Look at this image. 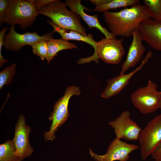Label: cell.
<instances>
[{
	"mask_svg": "<svg viewBox=\"0 0 161 161\" xmlns=\"http://www.w3.org/2000/svg\"><path fill=\"white\" fill-rule=\"evenodd\" d=\"M103 15L110 32L115 38L132 36V33L138 28L141 21L151 18L145 6L139 3L118 12L107 11Z\"/></svg>",
	"mask_w": 161,
	"mask_h": 161,
	"instance_id": "1",
	"label": "cell"
},
{
	"mask_svg": "<svg viewBox=\"0 0 161 161\" xmlns=\"http://www.w3.org/2000/svg\"><path fill=\"white\" fill-rule=\"evenodd\" d=\"M65 3L58 0L42 7L39 10L40 14L49 18L52 23L62 29L74 31L86 35L85 28L82 25L80 16L67 9Z\"/></svg>",
	"mask_w": 161,
	"mask_h": 161,
	"instance_id": "2",
	"label": "cell"
},
{
	"mask_svg": "<svg viewBox=\"0 0 161 161\" xmlns=\"http://www.w3.org/2000/svg\"><path fill=\"white\" fill-rule=\"evenodd\" d=\"M39 14L32 0H9L5 22L18 24L23 30L32 26Z\"/></svg>",
	"mask_w": 161,
	"mask_h": 161,
	"instance_id": "3",
	"label": "cell"
},
{
	"mask_svg": "<svg viewBox=\"0 0 161 161\" xmlns=\"http://www.w3.org/2000/svg\"><path fill=\"white\" fill-rule=\"evenodd\" d=\"M123 41L122 38H102L97 42L96 51L93 55L88 58L80 59L78 63L83 64L94 61L98 63V58H100L106 63L118 64L125 53Z\"/></svg>",
	"mask_w": 161,
	"mask_h": 161,
	"instance_id": "4",
	"label": "cell"
},
{
	"mask_svg": "<svg viewBox=\"0 0 161 161\" xmlns=\"http://www.w3.org/2000/svg\"><path fill=\"white\" fill-rule=\"evenodd\" d=\"M80 93V90L78 87L70 86L66 88L64 95L55 103L53 111L49 117V120L52 122L49 130L44 133L45 141H53L55 138V134L58 128L68 118V106L70 98L73 95L78 96Z\"/></svg>",
	"mask_w": 161,
	"mask_h": 161,
	"instance_id": "5",
	"label": "cell"
},
{
	"mask_svg": "<svg viewBox=\"0 0 161 161\" xmlns=\"http://www.w3.org/2000/svg\"><path fill=\"white\" fill-rule=\"evenodd\" d=\"M157 87V84L149 80L146 86L139 88L131 94L132 103L141 113L149 114L159 109L161 91H158Z\"/></svg>",
	"mask_w": 161,
	"mask_h": 161,
	"instance_id": "6",
	"label": "cell"
},
{
	"mask_svg": "<svg viewBox=\"0 0 161 161\" xmlns=\"http://www.w3.org/2000/svg\"><path fill=\"white\" fill-rule=\"evenodd\" d=\"M141 156L145 160L161 142V114L150 121L141 130L138 137Z\"/></svg>",
	"mask_w": 161,
	"mask_h": 161,
	"instance_id": "7",
	"label": "cell"
},
{
	"mask_svg": "<svg viewBox=\"0 0 161 161\" xmlns=\"http://www.w3.org/2000/svg\"><path fill=\"white\" fill-rule=\"evenodd\" d=\"M54 32L52 31L39 35L36 32H27L20 34L15 30V26L11 25L9 32L5 34L3 39V46L7 50L16 52L21 49L25 45L30 46L33 44L41 40L48 41L52 38Z\"/></svg>",
	"mask_w": 161,
	"mask_h": 161,
	"instance_id": "8",
	"label": "cell"
},
{
	"mask_svg": "<svg viewBox=\"0 0 161 161\" xmlns=\"http://www.w3.org/2000/svg\"><path fill=\"white\" fill-rule=\"evenodd\" d=\"M128 110L122 112L115 120L109 123L114 130L116 138L127 141L138 140L142 129L130 117Z\"/></svg>",
	"mask_w": 161,
	"mask_h": 161,
	"instance_id": "9",
	"label": "cell"
},
{
	"mask_svg": "<svg viewBox=\"0 0 161 161\" xmlns=\"http://www.w3.org/2000/svg\"><path fill=\"white\" fill-rule=\"evenodd\" d=\"M139 148L137 145L128 143L116 138L111 143L104 155L97 154L91 148L89 151L91 157L96 161H127L129 154Z\"/></svg>",
	"mask_w": 161,
	"mask_h": 161,
	"instance_id": "10",
	"label": "cell"
},
{
	"mask_svg": "<svg viewBox=\"0 0 161 161\" xmlns=\"http://www.w3.org/2000/svg\"><path fill=\"white\" fill-rule=\"evenodd\" d=\"M30 131V127L26 124L25 117L21 114L16 125L13 141L16 148L15 154L22 160L30 157L33 151L29 138Z\"/></svg>",
	"mask_w": 161,
	"mask_h": 161,
	"instance_id": "11",
	"label": "cell"
},
{
	"mask_svg": "<svg viewBox=\"0 0 161 161\" xmlns=\"http://www.w3.org/2000/svg\"><path fill=\"white\" fill-rule=\"evenodd\" d=\"M152 57V52L149 51L141 64L134 70L128 74H120L108 80L106 86L102 93L101 96L108 99L119 94L127 85L131 78L141 69Z\"/></svg>",
	"mask_w": 161,
	"mask_h": 161,
	"instance_id": "12",
	"label": "cell"
},
{
	"mask_svg": "<svg viewBox=\"0 0 161 161\" xmlns=\"http://www.w3.org/2000/svg\"><path fill=\"white\" fill-rule=\"evenodd\" d=\"M138 29L143 41L154 49L161 51V23L147 19L140 22Z\"/></svg>",
	"mask_w": 161,
	"mask_h": 161,
	"instance_id": "13",
	"label": "cell"
},
{
	"mask_svg": "<svg viewBox=\"0 0 161 161\" xmlns=\"http://www.w3.org/2000/svg\"><path fill=\"white\" fill-rule=\"evenodd\" d=\"M132 40L129 46L126 60L121 66L120 74H124L131 67H134L142 58L145 48L138 29L131 34Z\"/></svg>",
	"mask_w": 161,
	"mask_h": 161,
	"instance_id": "14",
	"label": "cell"
},
{
	"mask_svg": "<svg viewBox=\"0 0 161 161\" xmlns=\"http://www.w3.org/2000/svg\"><path fill=\"white\" fill-rule=\"evenodd\" d=\"M70 10L78 15L90 28H95L100 30L106 38H115L105 27L100 24L97 15L90 16L86 14L84 10L86 9L79 0H68L65 3Z\"/></svg>",
	"mask_w": 161,
	"mask_h": 161,
	"instance_id": "15",
	"label": "cell"
},
{
	"mask_svg": "<svg viewBox=\"0 0 161 161\" xmlns=\"http://www.w3.org/2000/svg\"><path fill=\"white\" fill-rule=\"evenodd\" d=\"M46 20L47 22L52 26L53 29L52 31L54 33H58L61 39L66 41L73 40L84 42L92 46L94 49V52H95L97 42L94 40L92 34L90 33L84 35L76 31L61 29L54 25L51 21Z\"/></svg>",
	"mask_w": 161,
	"mask_h": 161,
	"instance_id": "16",
	"label": "cell"
},
{
	"mask_svg": "<svg viewBox=\"0 0 161 161\" xmlns=\"http://www.w3.org/2000/svg\"><path fill=\"white\" fill-rule=\"evenodd\" d=\"M90 2L96 5L94 11L104 13L110 9L134 6L139 3L140 0H91Z\"/></svg>",
	"mask_w": 161,
	"mask_h": 161,
	"instance_id": "17",
	"label": "cell"
},
{
	"mask_svg": "<svg viewBox=\"0 0 161 161\" xmlns=\"http://www.w3.org/2000/svg\"><path fill=\"white\" fill-rule=\"evenodd\" d=\"M47 42L48 50L46 59L48 63L57 55L59 51L63 50L76 49L77 47L75 44L61 38L55 39L52 38Z\"/></svg>",
	"mask_w": 161,
	"mask_h": 161,
	"instance_id": "18",
	"label": "cell"
},
{
	"mask_svg": "<svg viewBox=\"0 0 161 161\" xmlns=\"http://www.w3.org/2000/svg\"><path fill=\"white\" fill-rule=\"evenodd\" d=\"M16 148L13 140H7L0 145V161H22L15 152Z\"/></svg>",
	"mask_w": 161,
	"mask_h": 161,
	"instance_id": "19",
	"label": "cell"
},
{
	"mask_svg": "<svg viewBox=\"0 0 161 161\" xmlns=\"http://www.w3.org/2000/svg\"><path fill=\"white\" fill-rule=\"evenodd\" d=\"M143 2L151 18L155 21L161 22V0H143Z\"/></svg>",
	"mask_w": 161,
	"mask_h": 161,
	"instance_id": "20",
	"label": "cell"
},
{
	"mask_svg": "<svg viewBox=\"0 0 161 161\" xmlns=\"http://www.w3.org/2000/svg\"><path fill=\"white\" fill-rule=\"evenodd\" d=\"M16 63H13L5 67L0 72V89L5 85L10 83L13 79L16 71Z\"/></svg>",
	"mask_w": 161,
	"mask_h": 161,
	"instance_id": "21",
	"label": "cell"
},
{
	"mask_svg": "<svg viewBox=\"0 0 161 161\" xmlns=\"http://www.w3.org/2000/svg\"><path fill=\"white\" fill-rule=\"evenodd\" d=\"M33 53L40 58L42 60L46 59L48 53V46L47 41L42 40L31 46Z\"/></svg>",
	"mask_w": 161,
	"mask_h": 161,
	"instance_id": "22",
	"label": "cell"
},
{
	"mask_svg": "<svg viewBox=\"0 0 161 161\" xmlns=\"http://www.w3.org/2000/svg\"><path fill=\"white\" fill-rule=\"evenodd\" d=\"M9 0H0V25H1L5 22L8 5Z\"/></svg>",
	"mask_w": 161,
	"mask_h": 161,
	"instance_id": "23",
	"label": "cell"
},
{
	"mask_svg": "<svg viewBox=\"0 0 161 161\" xmlns=\"http://www.w3.org/2000/svg\"><path fill=\"white\" fill-rule=\"evenodd\" d=\"M10 28L5 27L3 28L0 32V67L2 66L3 65L7 62L8 61L4 59L1 55V49L3 46V39L5 33L8 30H9Z\"/></svg>",
	"mask_w": 161,
	"mask_h": 161,
	"instance_id": "24",
	"label": "cell"
},
{
	"mask_svg": "<svg viewBox=\"0 0 161 161\" xmlns=\"http://www.w3.org/2000/svg\"><path fill=\"white\" fill-rule=\"evenodd\" d=\"M35 7L38 11L42 7L53 1L54 0H32Z\"/></svg>",
	"mask_w": 161,
	"mask_h": 161,
	"instance_id": "25",
	"label": "cell"
},
{
	"mask_svg": "<svg viewBox=\"0 0 161 161\" xmlns=\"http://www.w3.org/2000/svg\"><path fill=\"white\" fill-rule=\"evenodd\" d=\"M151 155L154 161H161V142L152 153Z\"/></svg>",
	"mask_w": 161,
	"mask_h": 161,
	"instance_id": "26",
	"label": "cell"
},
{
	"mask_svg": "<svg viewBox=\"0 0 161 161\" xmlns=\"http://www.w3.org/2000/svg\"><path fill=\"white\" fill-rule=\"evenodd\" d=\"M159 109H161V98L159 104Z\"/></svg>",
	"mask_w": 161,
	"mask_h": 161,
	"instance_id": "27",
	"label": "cell"
},
{
	"mask_svg": "<svg viewBox=\"0 0 161 161\" xmlns=\"http://www.w3.org/2000/svg\"><path fill=\"white\" fill-rule=\"evenodd\" d=\"M160 23H161V22H160Z\"/></svg>",
	"mask_w": 161,
	"mask_h": 161,
	"instance_id": "28",
	"label": "cell"
},
{
	"mask_svg": "<svg viewBox=\"0 0 161 161\" xmlns=\"http://www.w3.org/2000/svg\"></svg>",
	"mask_w": 161,
	"mask_h": 161,
	"instance_id": "29",
	"label": "cell"
}]
</instances>
